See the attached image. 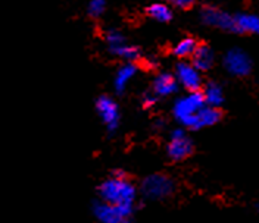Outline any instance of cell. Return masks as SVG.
I'll use <instances>...</instances> for the list:
<instances>
[{"label": "cell", "mask_w": 259, "mask_h": 223, "mask_svg": "<svg viewBox=\"0 0 259 223\" xmlns=\"http://www.w3.org/2000/svg\"><path fill=\"white\" fill-rule=\"evenodd\" d=\"M99 195L103 201H108L111 204L134 208L136 188L131 182H128L127 178L112 176L111 179L105 181L99 187Z\"/></svg>", "instance_id": "cell-1"}, {"label": "cell", "mask_w": 259, "mask_h": 223, "mask_svg": "<svg viewBox=\"0 0 259 223\" xmlns=\"http://www.w3.org/2000/svg\"><path fill=\"white\" fill-rule=\"evenodd\" d=\"M206 104L203 93L199 91H189V94L184 97H180L174 107L172 115L178 122L184 128L189 129H197L196 128V115L203 106Z\"/></svg>", "instance_id": "cell-2"}, {"label": "cell", "mask_w": 259, "mask_h": 223, "mask_svg": "<svg viewBox=\"0 0 259 223\" xmlns=\"http://www.w3.org/2000/svg\"><path fill=\"white\" fill-rule=\"evenodd\" d=\"M174 181L163 174L147 176L142 182V194L149 200H163L174 192Z\"/></svg>", "instance_id": "cell-3"}, {"label": "cell", "mask_w": 259, "mask_h": 223, "mask_svg": "<svg viewBox=\"0 0 259 223\" xmlns=\"http://www.w3.org/2000/svg\"><path fill=\"white\" fill-rule=\"evenodd\" d=\"M93 214L99 222L102 223H122L127 222L133 214V207H124L111 204L108 201H96L93 203Z\"/></svg>", "instance_id": "cell-4"}, {"label": "cell", "mask_w": 259, "mask_h": 223, "mask_svg": "<svg viewBox=\"0 0 259 223\" xmlns=\"http://www.w3.org/2000/svg\"><path fill=\"white\" fill-rule=\"evenodd\" d=\"M193 143L184 129L177 128L169 134V141L166 145V154L174 161H181L193 154Z\"/></svg>", "instance_id": "cell-5"}, {"label": "cell", "mask_w": 259, "mask_h": 223, "mask_svg": "<svg viewBox=\"0 0 259 223\" xmlns=\"http://www.w3.org/2000/svg\"><path fill=\"white\" fill-rule=\"evenodd\" d=\"M200 19L205 25H209L223 31L234 32V15L228 14L217 6H212V5L203 6L200 11Z\"/></svg>", "instance_id": "cell-6"}, {"label": "cell", "mask_w": 259, "mask_h": 223, "mask_svg": "<svg viewBox=\"0 0 259 223\" xmlns=\"http://www.w3.org/2000/svg\"><path fill=\"white\" fill-rule=\"evenodd\" d=\"M224 68L228 74L234 77H246L252 71V61L247 53H244L240 48H231L228 50L223 59Z\"/></svg>", "instance_id": "cell-7"}, {"label": "cell", "mask_w": 259, "mask_h": 223, "mask_svg": "<svg viewBox=\"0 0 259 223\" xmlns=\"http://www.w3.org/2000/svg\"><path fill=\"white\" fill-rule=\"evenodd\" d=\"M176 78L181 87L187 91H199L202 88V75L200 71L193 64L181 62L176 68Z\"/></svg>", "instance_id": "cell-8"}, {"label": "cell", "mask_w": 259, "mask_h": 223, "mask_svg": "<svg viewBox=\"0 0 259 223\" xmlns=\"http://www.w3.org/2000/svg\"><path fill=\"white\" fill-rule=\"evenodd\" d=\"M96 110L102 122L105 124V127L108 128V131L113 132L119 124V109H118L116 103L111 97H99L96 101Z\"/></svg>", "instance_id": "cell-9"}, {"label": "cell", "mask_w": 259, "mask_h": 223, "mask_svg": "<svg viewBox=\"0 0 259 223\" xmlns=\"http://www.w3.org/2000/svg\"><path fill=\"white\" fill-rule=\"evenodd\" d=\"M178 81L176 75L171 74H159L155 81H153V87L152 90L155 91V94L158 97L171 96L172 93H176L178 90Z\"/></svg>", "instance_id": "cell-10"}, {"label": "cell", "mask_w": 259, "mask_h": 223, "mask_svg": "<svg viewBox=\"0 0 259 223\" xmlns=\"http://www.w3.org/2000/svg\"><path fill=\"white\" fill-rule=\"evenodd\" d=\"M234 32L236 34H259V16L252 15V14H236Z\"/></svg>", "instance_id": "cell-11"}, {"label": "cell", "mask_w": 259, "mask_h": 223, "mask_svg": "<svg viewBox=\"0 0 259 223\" xmlns=\"http://www.w3.org/2000/svg\"><path fill=\"white\" fill-rule=\"evenodd\" d=\"M213 62H215L213 50L209 46H206V44H199L197 48L194 50L193 56H192V64L200 72H205V71H209Z\"/></svg>", "instance_id": "cell-12"}, {"label": "cell", "mask_w": 259, "mask_h": 223, "mask_svg": "<svg viewBox=\"0 0 259 223\" xmlns=\"http://www.w3.org/2000/svg\"><path fill=\"white\" fill-rule=\"evenodd\" d=\"M221 118H223V113L218 110V107L205 104L196 115V128L200 129L205 127H212V125L218 124L221 121Z\"/></svg>", "instance_id": "cell-13"}, {"label": "cell", "mask_w": 259, "mask_h": 223, "mask_svg": "<svg viewBox=\"0 0 259 223\" xmlns=\"http://www.w3.org/2000/svg\"><path fill=\"white\" fill-rule=\"evenodd\" d=\"M137 72V66L133 64V62H128L124 66H121L115 75V80H113V88L118 94H122L128 85V82L133 80V77L136 75Z\"/></svg>", "instance_id": "cell-14"}, {"label": "cell", "mask_w": 259, "mask_h": 223, "mask_svg": "<svg viewBox=\"0 0 259 223\" xmlns=\"http://www.w3.org/2000/svg\"><path fill=\"white\" fill-rule=\"evenodd\" d=\"M203 97H205V101L206 104L209 106H215V107H220L224 101V90L220 84L217 82H208L203 90Z\"/></svg>", "instance_id": "cell-15"}, {"label": "cell", "mask_w": 259, "mask_h": 223, "mask_svg": "<svg viewBox=\"0 0 259 223\" xmlns=\"http://www.w3.org/2000/svg\"><path fill=\"white\" fill-rule=\"evenodd\" d=\"M197 41L192 38V37H186L183 40H180L177 44L172 48V53L174 56H177L180 59H187V58H192L194 53V50L197 48Z\"/></svg>", "instance_id": "cell-16"}, {"label": "cell", "mask_w": 259, "mask_h": 223, "mask_svg": "<svg viewBox=\"0 0 259 223\" xmlns=\"http://www.w3.org/2000/svg\"><path fill=\"white\" fill-rule=\"evenodd\" d=\"M147 15L158 22H169L172 19V11L165 3H153L147 8Z\"/></svg>", "instance_id": "cell-17"}, {"label": "cell", "mask_w": 259, "mask_h": 223, "mask_svg": "<svg viewBox=\"0 0 259 223\" xmlns=\"http://www.w3.org/2000/svg\"><path fill=\"white\" fill-rule=\"evenodd\" d=\"M105 41H106V46L108 50L113 53L118 47H121L122 44H125V37L118 31V30H109L105 34Z\"/></svg>", "instance_id": "cell-18"}, {"label": "cell", "mask_w": 259, "mask_h": 223, "mask_svg": "<svg viewBox=\"0 0 259 223\" xmlns=\"http://www.w3.org/2000/svg\"><path fill=\"white\" fill-rule=\"evenodd\" d=\"M112 54H115L116 58H119V59H124V61H127V62H134V61H137L139 58H140V51H139V48L134 47V46H130V44H122L121 47H118L115 51H113Z\"/></svg>", "instance_id": "cell-19"}, {"label": "cell", "mask_w": 259, "mask_h": 223, "mask_svg": "<svg viewBox=\"0 0 259 223\" xmlns=\"http://www.w3.org/2000/svg\"><path fill=\"white\" fill-rule=\"evenodd\" d=\"M106 11V2L105 0H90L87 5V15L92 18H99Z\"/></svg>", "instance_id": "cell-20"}, {"label": "cell", "mask_w": 259, "mask_h": 223, "mask_svg": "<svg viewBox=\"0 0 259 223\" xmlns=\"http://www.w3.org/2000/svg\"><path fill=\"white\" fill-rule=\"evenodd\" d=\"M156 101H158V96L155 94V91H153V90L145 93L143 97H142V103H143V106H145V107H153V106L156 104Z\"/></svg>", "instance_id": "cell-21"}, {"label": "cell", "mask_w": 259, "mask_h": 223, "mask_svg": "<svg viewBox=\"0 0 259 223\" xmlns=\"http://www.w3.org/2000/svg\"><path fill=\"white\" fill-rule=\"evenodd\" d=\"M166 2L178 9H189L196 3V0H166Z\"/></svg>", "instance_id": "cell-22"}, {"label": "cell", "mask_w": 259, "mask_h": 223, "mask_svg": "<svg viewBox=\"0 0 259 223\" xmlns=\"http://www.w3.org/2000/svg\"><path fill=\"white\" fill-rule=\"evenodd\" d=\"M258 210H259V206H258Z\"/></svg>", "instance_id": "cell-23"}]
</instances>
